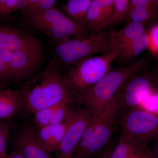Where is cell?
<instances>
[{
    "label": "cell",
    "mask_w": 158,
    "mask_h": 158,
    "mask_svg": "<svg viewBox=\"0 0 158 158\" xmlns=\"http://www.w3.org/2000/svg\"><path fill=\"white\" fill-rule=\"evenodd\" d=\"M18 90L23 99L22 112L31 115L59 104H72L75 102L74 94L66 85L56 59L50 61L43 71Z\"/></svg>",
    "instance_id": "1"
},
{
    "label": "cell",
    "mask_w": 158,
    "mask_h": 158,
    "mask_svg": "<svg viewBox=\"0 0 158 158\" xmlns=\"http://www.w3.org/2000/svg\"><path fill=\"white\" fill-rule=\"evenodd\" d=\"M149 59L142 58L126 66L111 69L96 84L75 95V102L83 105L95 117L116 95L132 74L148 66Z\"/></svg>",
    "instance_id": "2"
},
{
    "label": "cell",
    "mask_w": 158,
    "mask_h": 158,
    "mask_svg": "<svg viewBox=\"0 0 158 158\" xmlns=\"http://www.w3.org/2000/svg\"><path fill=\"white\" fill-rule=\"evenodd\" d=\"M91 120L71 158L94 157L108 145L122 104L121 88Z\"/></svg>",
    "instance_id": "3"
},
{
    "label": "cell",
    "mask_w": 158,
    "mask_h": 158,
    "mask_svg": "<svg viewBox=\"0 0 158 158\" xmlns=\"http://www.w3.org/2000/svg\"><path fill=\"white\" fill-rule=\"evenodd\" d=\"M115 48L113 31L90 33L81 38H65L56 43L55 52L65 65L75 66L96 54L106 53Z\"/></svg>",
    "instance_id": "4"
},
{
    "label": "cell",
    "mask_w": 158,
    "mask_h": 158,
    "mask_svg": "<svg viewBox=\"0 0 158 158\" xmlns=\"http://www.w3.org/2000/svg\"><path fill=\"white\" fill-rule=\"evenodd\" d=\"M25 12L28 23L56 43L65 38H82L90 33L87 26L69 19L56 6L41 12Z\"/></svg>",
    "instance_id": "5"
},
{
    "label": "cell",
    "mask_w": 158,
    "mask_h": 158,
    "mask_svg": "<svg viewBox=\"0 0 158 158\" xmlns=\"http://www.w3.org/2000/svg\"><path fill=\"white\" fill-rule=\"evenodd\" d=\"M116 49L85 59L74 66L64 76L65 83L76 95L96 84L112 69L111 65L117 59Z\"/></svg>",
    "instance_id": "6"
},
{
    "label": "cell",
    "mask_w": 158,
    "mask_h": 158,
    "mask_svg": "<svg viewBox=\"0 0 158 158\" xmlns=\"http://www.w3.org/2000/svg\"><path fill=\"white\" fill-rule=\"evenodd\" d=\"M118 123L124 135L139 147L148 148L158 137V116L137 107L121 111Z\"/></svg>",
    "instance_id": "7"
},
{
    "label": "cell",
    "mask_w": 158,
    "mask_h": 158,
    "mask_svg": "<svg viewBox=\"0 0 158 158\" xmlns=\"http://www.w3.org/2000/svg\"><path fill=\"white\" fill-rule=\"evenodd\" d=\"M70 106L64 121V136L56 152L57 158H71L92 117L85 108Z\"/></svg>",
    "instance_id": "8"
},
{
    "label": "cell",
    "mask_w": 158,
    "mask_h": 158,
    "mask_svg": "<svg viewBox=\"0 0 158 158\" xmlns=\"http://www.w3.org/2000/svg\"><path fill=\"white\" fill-rule=\"evenodd\" d=\"M147 66L134 73L122 86V100L119 111L138 107L152 91L153 83Z\"/></svg>",
    "instance_id": "9"
},
{
    "label": "cell",
    "mask_w": 158,
    "mask_h": 158,
    "mask_svg": "<svg viewBox=\"0 0 158 158\" xmlns=\"http://www.w3.org/2000/svg\"><path fill=\"white\" fill-rule=\"evenodd\" d=\"M113 11V0H92L86 15V26L90 33L108 27Z\"/></svg>",
    "instance_id": "10"
},
{
    "label": "cell",
    "mask_w": 158,
    "mask_h": 158,
    "mask_svg": "<svg viewBox=\"0 0 158 158\" xmlns=\"http://www.w3.org/2000/svg\"><path fill=\"white\" fill-rule=\"evenodd\" d=\"M15 145L24 158H52L50 152L37 141L32 128H24L19 133Z\"/></svg>",
    "instance_id": "11"
},
{
    "label": "cell",
    "mask_w": 158,
    "mask_h": 158,
    "mask_svg": "<svg viewBox=\"0 0 158 158\" xmlns=\"http://www.w3.org/2000/svg\"><path fill=\"white\" fill-rule=\"evenodd\" d=\"M35 137L40 144L49 152L57 151L62 142L65 129V123L33 127Z\"/></svg>",
    "instance_id": "12"
},
{
    "label": "cell",
    "mask_w": 158,
    "mask_h": 158,
    "mask_svg": "<svg viewBox=\"0 0 158 158\" xmlns=\"http://www.w3.org/2000/svg\"><path fill=\"white\" fill-rule=\"evenodd\" d=\"M71 104L60 103L52 106L38 110L34 113L32 123L34 127H40L62 123Z\"/></svg>",
    "instance_id": "13"
},
{
    "label": "cell",
    "mask_w": 158,
    "mask_h": 158,
    "mask_svg": "<svg viewBox=\"0 0 158 158\" xmlns=\"http://www.w3.org/2000/svg\"><path fill=\"white\" fill-rule=\"evenodd\" d=\"M23 101L18 89L8 88L0 89V120L12 118L22 112Z\"/></svg>",
    "instance_id": "14"
},
{
    "label": "cell",
    "mask_w": 158,
    "mask_h": 158,
    "mask_svg": "<svg viewBox=\"0 0 158 158\" xmlns=\"http://www.w3.org/2000/svg\"><path fill=\"white\" fill-rule=\"evenodd\" d=\"M145 31L141 23L131 22L118 31H113L115 48L119 52L125 46L140 37Z\"/></svg>",
    "instance_id": "15"
},
{
    "label": "cell",
    "mask_w": 158,
    "mask_h": 158,
    "mask_svg": "<svg viewBox=\"0 0 158 158\" xmlns=\"http://www.w3.org/2000/svg\"><path fill=\"white\" fill-rule=\"evenodd\" d=\"M91 1L92 0H69L61 7L60 10L69 19L86 26V15Z\"/></svg>",
    "instance_id": "16"
},
{
    "label": "cell",
    "mask_w": 158,
    "mask_h": 158,
    "mask_svg": "<svg viewBox=\"0 0 158 158\" xmlns=\"http://www.w3.org/2000/svg\"><path fill=\"white\" fill-rule=\"evenodd\" d=\"M149 45V37L146 32L140 37L125 46L119 52L117 59L123 64L130 62L141 55Z\"/></svg>",
    "instance_id": "17"
},
{
    "label": "cell",
    "mask_w": 158,
    "mask_h": 158,
    "mask_svg": "<svg viewBox=\"0 0 158 158\" xmlns=\"http://www.w3.org/2000/svg\"><path fill=\"white\" fill-rule=\"evenodd\" d=\"M158 10L143 6L135 7L128 12L126 19L128 23H144L152 21L157 18Z\"/></svg>",
    "instance_id": "18"
},
{
    "label": "cell",
    "mask_w": 158,
    "mask_h": 158,
    "mask_svg": "<svg viewBox=\"0 0 158 158\" xmlns=\"http://www.w3.org/2000/svg\"><path fill=\"white\" fill-rule=\"evenodd\" d=\"M137 146L138 145L135 143L121 134L118 143L113 147L109 158H130Z\"/></svg>",
    "instance_id": "19"
},
{
    "label": "cell",
    "mask_w": 158,
    "mask_h": 158,
    "mask_svg": "<svg viewBox=\"0 0 158 158\" xmlns=\"http://www.w3.org/2000/svg\"><path fill=\"white\" fill-rule=\"evenodd\" d=\"M131 0H113V15L108 25L116 26L126 19Z\"/></svg>",
    "instance_id": "20"
},
{
    "label": "cell",
    "mask_w": 158,
    "mask_h": 158,
    "mask_svg": "<svg viewBox=\"0 0 158 158\" xmlns=\"http://www.w3.org/2000/svg\"><path fill=\"white\" fill-rule=\"evenodd\" d=\"M138 108L158 116V91L153 90Z\"/></svg>",
    "instance_id": "21"
},
{
    "label": "cell",
    "mask_w": 158,
    "mask_h": 158,
    "mask_svg": "<svg viewBox=\"0 0 158 158\" xmlns=\"http://www.w3.org/2000/svg\"><path fill=\"white\" fill-rule=\"evenodd\" d=\"M9 133V126L7 122L0 120V158H5L8 155L7 144Z\"/></svg>",
    "instance_id": "22"
},
{
    "label": "cell",
    "mask_w": 158,
    "mask_h": 158,
    "mask_svg": "<svg viewBox=\"0 0 158 158\" xmlns=\"http://www.w3.org/2000/svg\"><path fill=\"white\" fill-rule=\"evenodd\" d=\"M148 35L149 45L148 48L153 53L158 56V24L153 27Z\"/></svg>",
    "instance_id": "23"
},
{
    "label": "cell",
    "mask_w": 158,
    "mask_h": 158,
    "mask_svg": "<svg viewBox=\"0 0 158 158\" xmlns=\"http://www.w3.org/2000/svg\"><path fill=\"white\" fill-rule=\"evenodd\" d=\"M57 0H40L39 2L35 7L30 10L25 11L31 12H41L46 11L55 7Z\"/></svg>",
    "instance_id": "24"
},
{
    "label": "cell",
    "mask_w": 158,
    "mask_h": 158,
    "mask_svg": "<svg viewBox=\"0 0 158 158\" xmlns=\"http://www.w3.org/2000/svg\"><path fill=\"white\" fill-rule=\"evenodd\" d=\"M138 6H143L151 9H157L153 2L152 0H131L128 12L134 8Z\"/></svg>",
    "instance_id": "25"
},
{
    "label": "cell",
    "mask_w": 158,
    "mask_h": 158,
    "mask_svg": "<svg viewBox=\"0 0 158 158\" xmlns=\"http://www.w3.org/2000/svg\"><path fill=\"white\" fill-rule=\"evenodd\" d=\"M130 158H155L148 148L137 146Z\"/></svg>",
    "instance_id": "26"
},
{
    "label": "cell",
    "mask_w": 158,
    "mask_h": 158,
    "mask_svg": "<svg viewBox=\"0 0 158 158\" xmlns=\"http://www.w3.org/2000/svg\"><path fill=\"white\" fill-rule=\"evenodd\" d=\"M21 0H8L6 4L0 9V16L10 14L18 3Z\"/></svg>",
    "instance_id": "27"
},
{
    "label": "cell",
    "mask_w": 158,
    "mask_h": 158,
    "mask_svg": "<svg viewBox=\"0 0 158 158\" xmlns=\"http://www.w3.org/2000/svg\"><path fill=\"white\" fill-rule=\"evenodd\" d=\"M153 83L158 88V62L152 70H149Z\"/></svg>",
    "instance_id": "28"
},
{
    "label": "cell",
    "mask_w": 158,
    "mask_h": 158,
    "mask_svg": "<svg viewBox=\"0 0 158 158\" xmlns=\"http://www.w3.org/2000/svg\"><path fill=\"white\" fill-rule=\"evenodd\" d=\"M113 147H113V145H112V144H110V145L108 144L107 146L103 151L101 154L98 158H110V154H111V153L112 152Z\"/></svg>",
    "instance_id": "29"
},
{
    "label": "cell",
    "mask_w": 158,
    "mask_h": 158,
    "mask_svg": "<svg viewBox=\"0 0 158 158\" xmlns=\"http://www.w3.org/2000/svg\"><path fill=\"white\" fill-rule=\"evenodd\" d=\"M40 0H27V7L24 10H30L35 7L39 2Z\"/></svg>",
    "instance_id": "30"
},
{
    "label": "cell",
    "mask_w": 158,
    "mask_h": 158,
    "mask_svg": "<svg viewBox=\"0 0 158 158\" xmlns=\"http://www.w3.org/2000/svg\"><path fill=\"white\" fill-rule=\"evenodd\" d=\"M4 158H24V157L18 151L15 150L10 154H8L7 156Z\"/></svg>",
    "instance_id": "31"
},
{
    "label": "cell",
    "mask_w": 158,
    "mask_h": 158,
    "mask_svg": "<svg viewBox=\"0 0 158 158\" xmlns=\"http://www.w3.org/2000/svg\"><path fill=\"white\" fill-rule=\"evenodd\" d=\"M154 141H155L154 145V152H151L155 158H158V137Z\"/></svg>",
    "instance_id": "32"
},
{
    "label": "cell",
    "mask_w": 158,
    "mask_h": 158,
    "mask_svg": "<svg viewBox=\"0 0 158 158\" xmlns=\"http://www.w3.org/2000/svg\"><path fill=\"white\" fill-rule=\"evenodd\" d=\"M8 0H0V9L3 7V6L6 4Z\"/></svg>",
    "instance_id": "33"
},
{
    "label": "cell",
    "mask_w": 158,
    "mask_h": 158,
    "mask_svg": "<svg viewBox=\"0 0 158 158\" xmlns=\"http://www.w3.org/2000/svg\"><path fill=\"white\" fill-rule=\"evenodd\" d=\"M153 2L155 5L158 10V0H152Z\"/></svg>",
    "instance_id": "34"
},
{
    "label": "cell",
    "mask_w": 158,
    "mask_h": 158,
    "mask_svg": "<svg viewBox=\"0 0 158 158\" xmlns=\"http://www.w3.org/2000/svg\"><path fill=\"white\" fill-rule=\"evenodd\" d=\"M81 158H96L95 157H83Z\"/></svg>",
    "instance_id": "35"
},
{
    "label": "cell",
    "mask_w": 158,
    "mask_h": 158,
    "mask_svg": "<svg viewBox=\"0 0 158 158\" xmlns=\"http://www.w3.org/2000/svg\"><path fill=\"white\" fill-rule=\"evenodd\" d=\"M67 1H69V0H67Z\"/></svg>",
    "instance_id": "36"
}]
</instances>
